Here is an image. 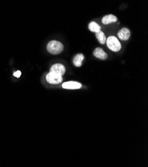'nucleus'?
<instances>
[{
    "label": "nucleus",
    "mask_w": 148,
    "mask_h": 167,
    "mask_svg": "<svg viewBox=\"0 0 148 167\" xmlns=\"http://www.w3.org/2000/svg\"><path fill=\"white\" fill-rule=\"evenodd\" d=\"M47 51L51 54L57 55L62 53L64 50V46L62 43L57 41H50L47 44Z\"/></svg>",
    "instance_id": "obj_1"
},
{
    "label": "nucleus",
    "mask_w": 148,
    "mask_h": 167,
    "mask_svg": "<svg viewBox=\"0 0 148 167\" xmlns=\"http://www.w3.org/2000/svg\"><path fill=\"white\" fill-rule=\"evenodd\" d=\"M84 59V56L83 54L82 53H79L77 54L75 57H74L73 59V63L74 65H75L76 67H81L82 65V61Z\"/></svg>",
    "instance_id": "obj_9"
},
{
    "label": "nucleus",
    "mask_w": 148,
    "mask_h": 167,
    "mask_svg": "<svg viewBox=\"0 0 148 167\" xmlns=\"http://www.w3.org/2000/svg\"><path fill=\"white\" fill-rule=\"evenodd\" d=\"M62 87L66 89H78L82 87V85L76 81H68L62 84Z\"/></svg>",
    "instance_id": "obj_5"
},
{
    "label": "nucleus",
    "mask_w": 148,
    "mask_h": 167,
    "mask_svg": "<svg viewBox=\"0 0 148 167\" xmlns=\"http://www.w3.org/2000/svg\"><path fill=\"white\" fill-rule=\"evenodd\" d=\"M46 79L47 82L50 84L53 85H57L61 83L62 81V76L59 75L58 74H56L52 72H50L47 74L46 77Z\"/></svg>",
    "instance_id": "obj_3"
},
{
    "label": "nucleus",
    "mask_w": 148,
    "mask_h": 167,
    "mask_svg": "<svg viewBox=\"0 0 148 167\" xmlns=\"http://www.w3.org/2000/svg\"><path fill=\"white\" fill-rule=\"evenodd\" d=\"M13 75L16 77H20V76L21 75V72L20 71H17L16 72H14L13 73Z\"/></svg>",
    "instance_id": "obj_12"
},
{
    "label": "nucleus",
    "mask_w": 148,
    "mask_h": 167,
    "mask_svg": "<svg viewBox=\"0 0 148 167\" xmlns=\"http://www.w3.org/2000/svg\"><path fill=\"white\" fill-rule=\"evenodd\" d=\"M93 55L96 57H97V58L102 59V60H105L108 58L107 53H106L104 52V51L100 47H98V48L95 49L93 52Z\"/></svg>",
    "instance_id": "obj_7"
},
{
    "label": "nucleus",
    "mask_w": 148,
    "mask_h": 167,
    "mask_svg": "<svg viewBox=\"0 0 148 167\" xmlns=\"http://www.w3.org/2000/svg\"><path fill=\"white\" fill-rule=\"evenodd\" d=\"M88 29L90 31L95 33H97L101 31V27L98 24H96V22L94 21L90 23L88 25Z\"/></svg>",
    "instance_id": "obj_10"
},
{
    "label": "nucleus",
    "mask_w": 148,
    "mask_h": 167,
    "mask_svg": "<svg viewBox=\"0 0 148 167\" xmlns=\"http://www.w3.org/2000/svg\"><path fill=\"white\" fill-rule=\"evenodd\" d=\"M130 31L128 28L126 27L121 29V30L118 32V36L119 39L123 40V41H127V40H128L130 37Z\"/></svg>",
    "instance_id": "obj_6"
},
{
    "label": "nucleus",
    "mask_w": 148,
    "mask_h": 167,
    "mask_svg": "<svg viewBox=\"0 0 148 167\" xmlns=\"http://www.w3.org/2000/svg\"><path fill=\"white\" fill-rule=\"evenodd\" d=\"M117 20H118V18L115 15L110 14V15H105L104 18H102V24L104 25H108V24H112V23L116 22Z\"/></svg>",
    "instance_id": "obj_8"
},
{
    "label": "nucleus",
    "mask_w": 148,
    "mask_h": 167,
    "mask_svg": "<svg viewBox=\"0 0 148 167\" xmlns=\"http://www.w3.org/2000/svg\"><path fill=\"white\" fill-rule=\"evenodd\" d=\"M66 69L65 67L61 64V63H56L50 67V72H52L56 74H58L61 76H62L65 73Z\"/></svg>",
    "instance_id": "obj_4"
},
{
    "label": "nucleus",
    "mask_w": 148,
    "mask_h": 167,
    "mask_svg": "<svg viewBox=\"0 0 148 167\" xmlns=\"http://www.w3.org/2000/svg\"><path fill=\"white\" fill-rule=\"evenodd\" d=\"M96 38L98 39V42L101 43V44H104L106 43V36L104 35V33L100 31L97 33H96Z\"/></svg>",
    "instance_id": "obj_11"
},
{
    "label": "nucleus",
    "mask_w": 148,
    "mask_h": 167,
    "mask_svg": "<svg viewBox=\"0 0 148 167\" xmlns=\"http://www.w3.org/2000/svg\"><path fill=\"white\" fill-rule=\"evenodd\" d=\"M106 42L108 47L114 52H118L122 48L120 42H119L118 38L114 36H110L109 37H108Z\"/></svg>",
    "instance_id": "obj_2"
}]
</instances>
